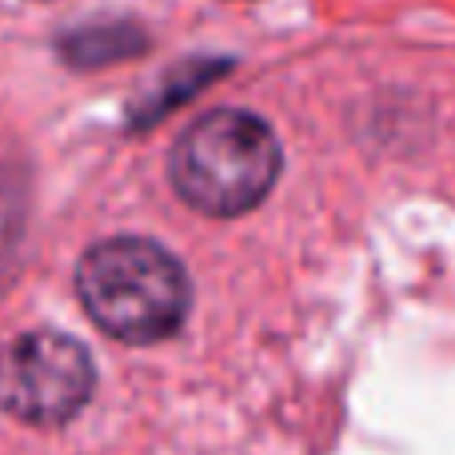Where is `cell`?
I'll return each instance as SVG.
<instances>
[{
	"mask_svg": "<svg viewBox=\"0 0 455 455\" xmlns=\"http://www.w3.org/2000/svg\"><path fill=\"white\" fill-rule=\"evenodd\" d=\"M77 299L109 339L149 347L186 323L189 278L157 242L105 238L77 262Z\"/></svg>",
	"mask_w": 455,
	"mask_h": 455,
	"instance_id": "cell-1",
	"label": "cell"
},
{
	"mask_svg": "<svg viewBox=\"0 0 455 455\" xmlns=\"http://www.w3.org/2000/svg\"><path fill=\"white\" fill-rule=\"evenodd\" d=\"M141 49H146V41H141L138 28H129V25L85 28V33H73L69 41L60 44V52H65L73 65H81V69H89V65H109V60H121Z\"/></svg>",
	"mask_w": 455,
	"mask_h": 455,
	"instance_id": "cell-4",
	"label": "cell"
},
{
	"mask_svg": "<svg viewBox=\"0 0 455 455\" xmlns=\"http://www.w3.org/2000/svg\"><path fill=\"white\" fill-rule=\"evenodd\" d=\"M93 395V359L73 335L28 331L0 351V407L33 427L69 423Z\"/></svg>",
	"mask_w": 455,
	"mask_h": 455,
	"instance_id": "cell-3",
	"label": "cell"
},
{
	"mask_svg": "<svg viewBox=\"0 0 455 455\" xmlns=\"http://www.w3.org/2000/svg\"><path fill=\"white\" fill-rule=\"evenodd\" d=\"M283 146L275 129L246 109H210L178 138L170 181L189 210L206 218H238L275 189Z\"/></svg>",
	"mask_w": 455,
	"mask_h": 455,
	"instance_id": "cell-2",
	"label": "cell"
}]
</instances>
